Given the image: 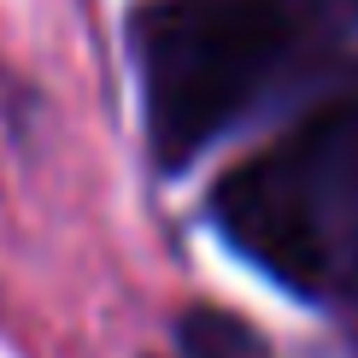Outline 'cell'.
<instances>
[{
    "mask_svg": "<svg viewBox=\"0 0 358 358\" xmlns=\"http://www.w3.org/2000/svg\"><path fill=\"white\" fill-rule=\"evenodd\" d=\"M352 36L358 0H147L136 65L153 165L188 171L271 100L317 83Z\"/></svg>",
    "mask_w": 358,
    "mask_h": 358,
    "instance_id": "1",
    "label": "cell"
},
{
    "mask_svg": "<svg viewBox=\"0 0 358 358\" xmlns=\"http://www.w3.org/2000/svg\"><path fill=\"white\" fill-rule=\"evenodd\" d=\"M212 229L306 306H358V83L212 188Z\"/></svg>",
    "mask_w": 358,
    "mask_h": 358,
    "instance_id": "2",
    "label": "cell"
},
{
    "mask_svg": "<svg viewBox=\"0 0 358 358\" xmlns=\"http://www.w3.org/2000/svg\"><path fill=\"white\" fill-rule=\"evenodd\" d=\"M176 347H182V358H276L252 323L217 306H188L176 317Z\"/></svg>",
    "mask_w": 358,
    "mask_h": 358,
    "instance_id": "3",
    "label": "cell"
}]
</instances>
